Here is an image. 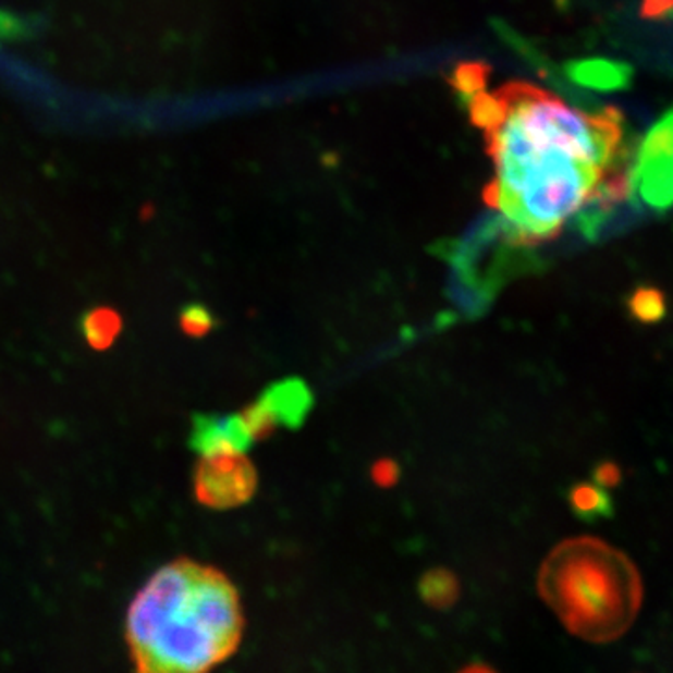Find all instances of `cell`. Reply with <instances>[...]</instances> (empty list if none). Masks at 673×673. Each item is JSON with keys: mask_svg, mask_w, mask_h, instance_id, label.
I'll use <instances>...</instances> for the list:
<instances>
[{"mask_svg": "<svg viewBox=\"0 0 673 673\" xmlns=\"http://www.w3.org/2000/svg\"><path fill=\"white\" fill-rule=\"evenodd\" d=\"M568 505L584 521H597L612 515V498L597 482H578L568 492Z\"/></svg>", "mask_w": 673, "mask_h": 673, "instance_id": "10", "label": "cell"}, {"mask_svg": "<svg viewBox=\"0 0 673 673\" xmlns=\"http://www.w3.org/2000/svg\"><path fill=\"white\" fill-rule=\"evenodd\" d=\"M30 36H33V27L27 20L8 10H0V41L27 40Z\"/></svg>", "mask_w": 673, "mask_h": 673, "instance_id": "14", "label": "cell"}, {"mask_svg": "<svg viewBox=\"0 0 673 673\" xmlns=\"http://www.w3.org/2000/svg\"><path fill=\"white\" fill-rule=\"evenodd\" d=\"M537 588L568 633L594 644L627 633L644 597L633 561L594 537L560 542L542 561Z\"/></svg>", "mask_w": 673, "mask_h": 673, "instance_id": "3", "label": "cell"}, {"mask_svg": "<svg viewBox=\"0 0 673 673\" xmlns=\"http://www.w3.org/2000/svg\"><path fill=\"white\" fill-rule=\"evenodd\" d=\"M628 70L607 60H584L568 66L571 79L589 88H617L627 83Z\"/></svg>", "mask_w": 673, "mask_h": 673, "instance_id": "9", "label": "cell"}, {"mask_svg": "<svg viewBox=\"0 0 673 673\" xmlns=\"http://www.w3.org/2000/svg\"><path fill=\"white\" fill-rule=\"evenodd\" d=\"M621 479V468L615 463H601L594 472V481L597 485H601L602 489H614L620 485Z\"/></svg>", "mask_w": 673, "mask_h": 673, "instance_id": "16", "label": "cell"}, {"mask_svg": "<svg viewBox=\"0 0 673 673\" xmlns=\"http://www.w3.org/2000/svg\"><path fill=\"white\" fill-rule=\"evenodd\" d=\"M249 436L245 435L238 414L229 417H197L193 429V445L200 453L211 449H240L247 451L252 445Z\"/></svg>", "mask_w": 673, "mask_h": 673, "instance_id": "7", "label": "cell"}, {"mask_svg": "<svg viewBox=\"0 0 673 673\" xmlns=\"http://www.w3.org/2000/svg\"><path fill=\"white\" fill-rule=\"evenodd\" d=\"M257 469L240 449H211L200 453L193 490L200 505L234 509L249 502L257 492Z\"/></svg>", "mask_w": 673, "mask_h": 673, "instance_id": "4", "label": "cell"}, {"mask_svg": "<svg viewBox=\"0 0 673 673\" xmlns=\"http://www.w3.org/2000/svg\"><path fill=\"white\" fill-rule=\"evenodd\" d=\"M631 313L640 322H659L660 318L666 315V302L659 291L654 289H640L631 297Z\"/></svg>", "mask_w": 673, "mask_h": 673, "instance_id": "12", "label": "cell"}, {"mask_svg": "<svg viewBox=\"0 0 673 673\" xmlns=\"http://www.w3.org/2000/svg\"><path fill=\"white\" fill-rule=\"evenodd\" d=\"M487 137L494 179L485 203L498 211L513 245L554 240L576 219L594 229L627 193L625 120L615 109L584 111L528 83L464 96Z\"/></svg>", "mask_w": 673, "mask_h": 673, "instance_id": "1", "label": "cell"}, {"mask_svg": "<svg viewBox=\"0 0 673 673\" xmlns=\"http://www.w3.org/2000/svg\"><path fill=\"white\" fill-rule=\"evenodd\" d=\"M242 634L234 584L187 558L156 571L127 608V649L137 672H208L238 651Z\"/></svg>", "mask_w": 673, "mask_h": 673, "instance_id": "2", "label": "cell"}, {"mask_svg": "<svg viewBox=\"0 0 673 673\" xmlns=\"http://www.w3.org/2000/svg\"><path fill=\"white\" fill-rule=\"evenodd\" d=\"M653 208L673 206V111L660 120L641 145L628 187Z\"/></svg>", "mask_w": 673, "mask_h": 673, "instance_id": "6", "label": "cell"}, {"mask_svg": "<svg viewBox=\"0 0 673 673\" xmlns=\"http://www.w3.org/2000/svg\"><path fill=\"white\" fill-rule=\"evenodd\" d=\"M313 408V393L299 378L273 383L255 403L240 412V423L253 443L279 429H297Z\"/></svg>", "mask_w": 673, "mask_h": 673, "instance_id": "5", "label": "cell"}, {"mask_svg": "<svg viewBox=\"0 0 673 673\" xmlns=\"http://www.w3.org/2000/svg\"><path fill=\"white\" fill-rule=\"evenodd\" d=\"M399 477H401V468H399V464L395 461H391V458H382V461H377V463L372 464V468H370V479L378 487H382V489H390L393 487L396 481H399Z\"/></svg>", "mask_w": 673, "mask_h": 673, "instance_id": "15", "label": "cell"}, {"mask_svg": "<svg viewBox=\"0 0 673 673\" xmlns=\"http://www.w3.org/2000/svg\"><path fill=\"white\" fill-rule=\"evenodd\" d=\"M419 597L430 608L448 610L461 597V582L449 568H430L419 580Z\"/></svg>", "mask_w": 673, "mask_h": 673, "instance_id": "8", "label": "cell"}, {"mask_svg": "<svg viewBox=\"0 0 673 673\" xmlns=\"http://www.w3.org/2000/svg\"><path fill=\"white\" fill-rule=\"evenodd\" d=\"M180 326L189 337H205L213 328V317L203 305H189L180 315Z\"/></svg>", "mask_w": 673, "mask_h": 673, "instance_id": "13", "label": "cell"}, {"mask_svg": "<svg viewBox=\"0 0 673 673\" xmlns=\"http://www.w3.org/2000/svg\"><path fill=\"white\" fill-rule=\"evenodd\" d=\"M122 330V318L109 307H96L83 318V335L94 351L109 348Z\"/></svg>", "mask_w": 673, "mask_h": 673, "instance_id": "11", "label": "cell"}]
</instances>
